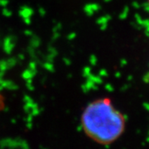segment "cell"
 <instances>
[{
    "label": "cell",
    "mask_w": 149,
    "mask_h": 149,
    "mask_svg": "<svg viewBox=\"0 0 149 149\" xmlns=\"http://www.w3.org/2000/svg\"><path fill=\"white\" fill-rule=\"evenodd\" d=\"M81 126L85 134L102 145L117 141L126 127V118L109 98H100L91 102L81 115Z\"/></svg>",
    "instance_id": "obj_1"
},
{
    "label": "cell",
    "mask_w": 149,
    "mask_h": 149,
    "mask_svg": "<svg viewBox=\"0 0 149 149\" xmlns=\"http://www.w3.org/2000/svg\"><path fill=\"white\" fill-rule=\"evenodd\" d=\"M148 4H149V0H148Z\"/></svg>",
    "instance_id": "obj_2"
}]
</instances>
